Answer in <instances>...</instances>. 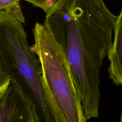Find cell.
Wrapping results in <instances>:
<instances>
[{
	"label": "cell",
	"mask_w": 122,
	"mask_h": 122,
	"mask_svg": "<svg viewBox=\"0 0 122 122\" xmlns=\"http://www.w3.org/2000/svg\"><path fill=\"white\" fill-rule=\"evenodd\" d=\"M22 23L8 11H0V93L13 81L35 105L41 122H54L42 86L40 62Z\"/></svg>",
	"instance_id": "obj_2"
},
{
	"label": "cell",
	"mask_w": 122,
	"mask_h": 122,
	"mask_svg": "<svg viewBox=\"0 0 122 122\" xmlns=\"http://www.w3.org/2000/svg\"><path fill=\"white\" fill-rule=\"evenodd\" d=\"M41 9L46 13L56 4L58 0H23Z\"/></svg>",
	"instance_id": "obj_7"
},
{
	"label": "cell",
	"mask_w": 122,
	"mask_h": 122,
	"mask_svg": "<svg viewBox=\"0 0 122 122\" xmlns=\"http://www.w3.org/2000/svg\"><path fill=\"white\" fill-rule=\"evenodd\" d=\"M120 122H122V112L121 116V117H120Z\"/></svg>",
	"instance_id": "obj_8"
},
{
	"label": "cell",
	"mask_w": 122,
	"mask_h": 122,
	"mask_svg": "<svg viewBox=\"0 0 122 122\" xmlns=\"http://www.w3.org/2000/svg\"><path fill=\"white\" fill-rule=\"evenodd\" d=\"M20 1V0H0V11H7L24 23L25 18Z\"/></svg>",
	"instance_id": "obj_6"
},
{
	"label": "cell",
	"mask_w": 122,
	"mask_h": 122,
	"mask_svg": "<svg viewBox=\"0 0 122 122\" xmlns=\"http://www.w3.org/2000/svg\"><path fill=\"white\" fill-rule=\"evenodd\" d=\"M114 40L108 53L109 78L116 85H122V8L114 26Z\"/></svg>",
	"instance_id": "obj_5"
},
{
	"label": "cell",
	"mask_w": 122,
	"mask_h": 122,
	"mask_svg": "<svg viewBox=\"0 0 122 122\" xmlns=\"http://www.w3.org/2000/svg\"><path fill=\"white\" fill-rule=\"evenodd\" d=\"M0 122H41L35 105L13 81L0 93Z\"/></svg>",
	"instance_id": "obj_4"
},
{
	"label": "cell",
	"mask_w": 122,
	"mask_h": 122,
	"mask_svg": "<svg viewBox=\"0 0 122 122\" xmlns=\"http://www.w3.org/2000/svg\"><path fill=\"white\" fill-rule=\"evenodd\" d=\"M31 48L41 66L43 88L54 122H85L82 103L68 60L52 33L36 22Z\"/></svg>",
	"instance_id": "obj_3"
},
{
	"label": "cell",
	"mask_w": 122,
	"mask_h": 122,
	"mask_svg": "<svg viewBox=\"0 0 122 122\" xmlns=\"http://www.w3.org/2000/svg\"><path fill=\"white\" fill-rule=\"evenodd\" d=\"M117 17L103 0H58L43 23L68 60L86 121L99 116L100 71Z\"/></svg>",
	"instance_id": "obj_1"
}]
</instances>
